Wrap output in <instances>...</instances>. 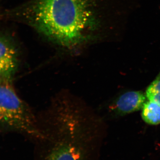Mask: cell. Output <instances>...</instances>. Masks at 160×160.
<instances>
[{"mask_svg":"<svg viewBox=\"0 0 160 160\" xmlns=\"http://www.w3.org/2000/svg\"><path fill=\"white\" fill-rule=\"evenodd\" d=\"M17 12L49 42L73 51L106 36L109 22H124L129 8L127 0H31Z\"/></svg>","mask_w":160,"mask_h":160,"instance_id":"1","label":"cell"},{"mask_svg":"<svg viewBox=\"0 0 160 160\" xmlns=\"http://www.w3.org/2000/svg\"><path fill=\"white\" fill-rule=\"evenodd\" d=\"M82 107L70 100L54 104L47 125H39L35 160H97L96 126Z\"/></svg>","mask_w":160,"mask_h":160,"instance_id":"2","label":"cell"},{"mask_svg":"<svg viewBox=\"0 0 160 160\" xmlns=\"http://www.w3.org/2000/svg\"><path fill=\"white\" fill-rule=\"evenodd\" d=\"M0 126L20 132L35 141L41 136L35 117L9 83L0 85Z\"/></svg>","mask_w":160,"mask_h":160,"instance_id":"3","label":"cell"},{"mask_svg":"<svg viewBox=\"0 0 160 160\" xmlns=\"http://www.w3.org/2000/svg\"><path fill=\"white\" fill-rule=\"evenodd\" d=\"M147 100L146 94L142 92H126L115 100L112 105L111 110L120 116L130 114L142 110Z\"/></svg>","mask_w":160,"mask_h":160,"instance_id":"4","label":"cell"},{"mask_svg":"<svg viewBox=\"0 0 160 160\" xmlns=\"http://www.w3.org/2000/svg\"><path fill=\"white\" fill-rule=\"evenodd\" d=\"M17 51L11 41L0 36V72L11 81L17 71Z\"/></svg>","mask_w":160,"mask_h":160,"instance_id":"5","label":"cell"},{"mask_svg":"<svg viewBox=\"0 0 160 160\" xmlns=\"http://www.w3.org/2000/svg\"><path fill=\"white\" fill-rule=\"evenodd\" d=\"M142 119L150 125L160 124V103L147 100L142 109Z\"/></svg>","mask_w":160,"mask_h":160,"instance_id":"6","label":"cell"},{"mask_svg":"<svg viewBox=\"0 0 160 160\" xmlns=\"http://www.w3.org/2000/svg\"><path fill=\"white\" fill-rule=\"evenodd\" d=\"M145 94L147 100L160 103V71L156 78L147 87Z\"/></svg>","mask_w":160,"mask_h":160,"instance_id":"7","label":"cell"},{"mask_svg":"<svg viewBox=\"0 0 160 160\" xmlns=\"http://www.w3.org/2000/svg\"><path fill=\"white\" fill-rule=\"evenodd\" d=\"M10 82H11L10 80L0 72V85L9 83Z\"/></svg>","mask_w":160,"mask_h":160,"instance_id":"8","label":"cell"}]
</instances>
